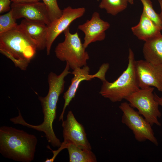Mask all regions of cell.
Here are the masks:
<instances>
[{
  "label": "cell",
  "mask_w": 162,
  "mask_h": 162,
  "mask_svg": "<svg viewBox=\"0 0 162 162\" xmlns=\"http://www.w3.org/2000/svg\"><path fill=\"white\" fill-rule=\"evenodd\" d=\"M70 67L66 62L65 68L59 75L51 72L48 77L49 90L44 97L39 96L44 114V121L38 125L31 124L27 122L22 116H18L16 123L40 132H44L48 142L54 147H59L62 142L56 135L53 129V123L56 118L57 104L60 95L63 92L64 87L65 78L69 74Z\"/></svg>",
  "instance_id": "1"
},
{
  "label": "cell",
  "mask_w": 162,
  "mask_h": 162,
  "mask_svg": "<svg viewBox=\"0 0 162 162\" xmlns=\"http://www.w3.org/2000/svg\"><path fill=\"white\" fill-rule=\"evenodd\" d=\"M37 137L23 130L11 127L0 128V152L5 158L22 162L34 158Z\"/></svg>",
  "instance_id": "2"
},
{
  "label": "cell",
  "mask_w": 162,
  "mask_h": 162,
  "mask_svg": "<svg viewBox=\"0 0 162 162\" xmlns=\"http://www.w3.org/2000/svg\"><path fill=\"white\" fill-rule=\"evenodd\" d=\"M37 50L35 42L17 26L0 34V52L15 67L26 70Z\"/></svg>",
  "instance_id": "3"
},
{
  "label": "cell",
  "mask_w": 162,
  "mask_h": 162,
  "mask_svg": "<svg viewBox=\"0 0 162 162\" xmlns=\"http://www.w3.org/2000/svg\"><path fill=\"white\" fill-rule=\"evenodd\" d=\"M136 60L132 50H128V66L115 81L110 82L106 80L102 81L100 94L113 102L121 101L140 88L136 74Z\"/></svg>",
  "instance_id": "4"
},
{
  "label": "cell",
  "mask_w": 162,
  "mask_h": 162,
  "mask_svg": "<svg viewBox=\"0 0 162 162\" xmlns=\"http://www.w3.org/2000/svg\"><path fill=\"white\" fill-rule=\"evenodd\" d=\"M63 32L64 40L59 43L55 49L56 57L68 63L73 70L86 65L89 56L77 32L71 33L68 27Z\"/></svg>",
  "instance_id": "5"
},
{
  "label": "cell",
  "mask_w": 162,
  "mask_h": 162,
  "mask_svg": "<svg viewBox=\"0 0 162 162\" xmlns=\"http://www.w3.org/2000/svg\"><path fill=\"white\" fill-rule=\"evenodd\" d=\"M154 90V88L151 87L140 88L125 99L152 125L160 126L161 124L158 118L161 117V114L159 108V105L155 99Z\"/></svg>",
  "instance_id": "6"
},
{
  "label": "cell",
  "mask_w": 162,
  "mask_h": 162,
  "mask_svg": "<svg viewBox=\"0 0 162 162\" xmlns=\"http://www.w3.org/2000/svg\"><path fill=\"white\" fill-rule=\"evenodd\" d=\"M119 107L123 112L121 121L133 132L136 140L139 142L148 140L158 146L152 125L135 111L129 103H122Z\"/></svg>",
  "instance_id": "7"
},
{
  "label": "cell",
  "mask_w": 162,
  "mask_h": 162,
  "mask_svg": "<svg viewBox=\"0 0 162 162\" xmlns=\"http://www.w3.org/2000/svg\"><path fill=\"white\" fill-rule=\"evenodd\" d=\"M109 68V64L108 63H104L100 66L98 71L93 75L89 74L90 68L87 65L73 70L71 73L73 75L74 77L71 80V84L63 96L64 102L62 111L59 118V121L63 120L65 110L72 99L74 98L81 82L84 80H91L95 78H98L102 81L106 80V74Z\"/></svg>",
  "instance_id": "8"
},
{
  "label": "cell",
  "mask_w": 162,
  "mask_h": 162,
  "mask_svg": "<svg viewBox=\"0 0 162 162\" xmlns=\"http://www.w3.org/2000/svg\"><path fill=\"white\" fill-rule=\"evenodd\" d=\"M135 67L140 88L154 87L162 92V64L140 60L135 61Z\"/></svg>",
  "instance_id": "9"
},
{
  "label": "cell",
  "mask_w": 162,
  "mask_h": 162,
  "mask_svg": "<svg viewBox=\"0 0 162 162\" xmlns=\"http://www.w3.org/2000/svg\"><path fill=\"white\" fill-rule=\"evenodd\" d=\"M86 11L83 7L73 8L70 6L62 10V14L48 26V35L46 49L49 55L53 43L57 37L68 27L74 20L82 16Z\"/></svg>",
  "instance_id": "10"
},
{
  "label": "cell",
  "mask_w": 162,
  "mask_h": 162,
  "mask_svg": "<svg viewBox=\"0 0 162 162\" xmlns=\"http://www.w3.org/2000/svg\"><path fill=\"white\" fill-rule=\"evenodd\" d=\"M62 121L63 142L82 149L91 150L84 128L77 121L72 111H68L66 120Z\"/></svg>",
  "instance_id": "11"
},
{
  "label": "cell",
  "mask_w": 162,
  "mask_h": 162,
  "mask_svg": "<svg viewBox=\"0 0 162 162\" xmlns=\"http://www.w3.org/2000/svg\"><path fill=\"white\" fill-rule=\"evenodd\" d=\"M11 10L16 20L24 18L39 22L48 26L51 23L47 8L43 2L24 3H12Z\"/></svg>",
  "instance_id": "12"
},
{
  "label": "cell",
  "mask_w": 162,
  "mask_h": 162,
  "mask_svg": "<svg viewBox=\"0 0 162 162\" xmlns=\"http://www.w3.org/2000/svg\"><path fill=\"white\" fill-rule=\"evenodd\" d=\"M110 26L109 22L101 19L99 13L97 12L93 14L90 20L79 25L78 29L85 34L83 43L85 48H86L92 42L104 40L106 37L105 31Z\"/></svg>",
  "instance_id": "13"
},
{
  "label": "cell",
  "mask_w": 162,
  "mask_h": 162,
  "mask_svg": "<svg viewBox=\"0 0 162 162\" xmlns=\"http://www.w3.org/2000/svg\"><path fill=\"white\" fill-rule=\"evenodd\" d=\"M19 27L36 44L37 50L46 48L48 26L44 23L24 19L18 25Z\"/></svg>",
  "instance_id": "14"
},
{
  "label": "cell",
  "mask_w": 162,
  "mask_h": 162,
  "mask_svg": "<svg viewBox=\"0 0 162 162\" xmlns=\"http://www.w3.org/2000/svg\"><path fill=\"white\" fill-rule=\"evenodd\" d=\"M131 29L134 34L138 39L145 42L161 34L162 30L143 11L138 23L132 27Z\"/></svg>",
  "instance_id": "15"
},
{
  "label": "cell",
  "mask_w": 162,
  "mask_h": 162,
  "mask_svg": "<svg viewBox=\"0 0 162 162\" xmlns=\"http://www.w3.org/2000/svg\"><path fill=\"white\" fill-rule=\"evenodd\" d=\"M142 52L146 60L162 64V34L145 41Z\"/></svg>",
  "instance_id": "16"
},
{
  "label": "cell",
  "mask_w": 162,
  "mask_h": 162,
  "mask_svg": "<svg viewBox=\"0 0 162 162\" xmlns=\"http://www.w3.org/2000/svg\"><path fill=\"white\" fill-rule=\"evenodd\" d=\"M70 162H96V157L91 150L81 148L73 144H67Z\"/></svg>",
  "instance_id": "17"
},
{
  "label": "cell",
  "mask_w": 162,
  "mask_h": 162,
  "mask_svg": "<svg viewBox=\"0 0 162 162\" xmlns=\"http://www.w3.org/2000/svg\"><path fill=\"white\" fill-rule=\"evenodd\" d=\"M128 2V0H101L99 7L107 13L116 16L127 8Z\"/></svg>",
  "instance_id": "18"
},
{
  "label": "cell",
  "mask_w": 162,
  "mask_h": 162,
  "mask_svg": "<svg viewBox=\"0 0 162 162\" xmlns=\"http://www.w3.org/2000/svg\"><path fill=\"white\" fill-rule=\"evenodd\" d=\"M14 17L12 11L10 10L0 16V34L16 27L18 25Z\"/></svg>",
  "instance_id": "19"
},
{
  "label": "cell",
  "mask_w": 162,
  "mask_h": 162,
  "mask_svg": "<svg viewBox=\"0 0 162 162\" xmlns=\"http://www.w3.org/2000/svg\"><path fill=\"white\" fill-rule=\"evenodd\" d=\"M143 7V11L156 25L162 29V23L159 14L154 10L151 0H140Z\"/></svg>",
  "instance_id": "20"
},
{
  "label": "cell",
  "mask_w": 162,
  "mask_h": 162,
  "mask_svg": "<svg viewBox=\"0 0 162 162\" xmlns=\"http://www.w3.org/2000/svg\"><path fill=\"white\" fill-rule=\"evenodd\" d=\"M42 0L47 8L51 22L61 16L62 10L59 8L57 0Z\"/></svg>",
  "instance_id": "21"
},
{
  "label": "cell",
  "mask_w": 162,
  "mask_h": 162,
  "mask_svg": "<svg viewBox=\"0 0 162 162\" xmlns=\"http://www.w3.org/2000/svg\"><path fill=\"white\" fill-rule=\"evenodd\" d=\"M11 0H0V13L2 14L11 9Z\"/></svg>",
  "instance_id": "22"
},
{
  "label": "cell",
  "mask_w": 162,
  "mask_h": 162,
  "mask_svg": "<svg viewBox=\"0 0 162 162\" xmlns=\"http://www.w3.org/2000/svg\"><path fill=\"white\" fill-rule=\"evenodd\" d=\"M48 146V148L50 149L52 152L53 153V156L50 159L48 158H46L45 162H53L55 159L56 158L59 154V153L62 150L66 148V145L63 143V142H62V144L56 150H53L51 149L50 146Z\"/></svg>",
  "instance_id": "23"
},
{
  "label": "cell",
  "mask_w": 162,
  "mask_h": 162,
  "mask_svg": "<svg viewBox=\"0 0 162 162\" xmlns=\"http://www.w3.org/2000/svg\"><path fill=\"white\" fill-rule=\"evenodd\" d=\"M41 0H11V2L15 3H24L39 2Z\"/></svg>",
  "instance_id": "24"
},
{
  "label": "cell",
  "mask_w": 162,
  "mask_h": 162,
  "mask_svg": "<svg viewBox=\"0 0 162 162\" xmlns=\"http://www.w3.org/2000/svg\"><path fill=\"white\" fill-rule=\"evenodd\" d=\"M154 98L159 106L162 107V97L158 96L156 93H154Z\"/></svg>",
  "instance_id": "25"
},
{
  "label": "cell",
  "mask_w": 162,
  "mask_h": 162,
  "mask_svg": "<svg viewBox=\"0 0 162 162\" xmlns=\"http://www.w3.org/2000/svg\"><path fill=\"white\" fill-rule=\"evenodd\" d=\"M159 2L161 8V12L159 14L162 23V0H158Z\"/></svg>",
  "instance_id": "26"
},
{
  "label": "cell",
  "mask_w": 162,
  "mask_h": 162,
  "mask_svg": "<svg viewBox=\"0 0 162 162\" xmlns=\"http://www.w3.org/2000/svg\"><path fill=\"white\" fill-rule=\"evenodd\" d=\"M128 2L130 4H133L132 2H131V0H128Z\"/></svg>",
  "instance_id": "27"
},
{
  "label": "cell",
  "mask_w": 162,
  "mask_h": 162,
  "mask_svg": "<svg viewBox=\"0 0 162 162\" xmlns=\"http://www.w3.org/2000/svg\"><path fill=\"white\" fill-rule=\"evenodd\" d=\"M131 2H132V4H133L134 3V0H131Z\"/></svg>",
  "instance_id": "28"
}]
</instances>
